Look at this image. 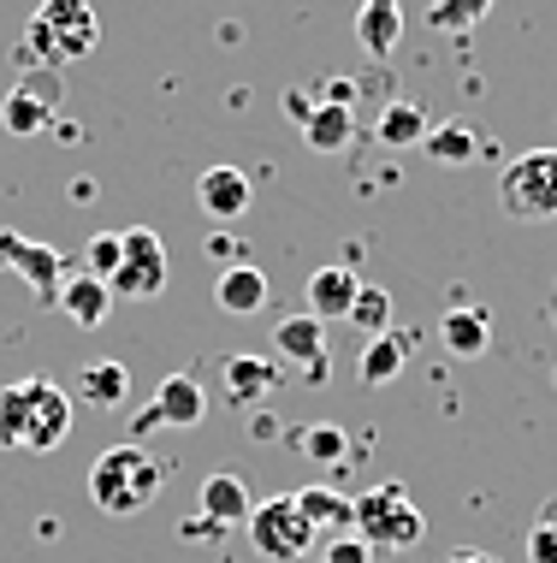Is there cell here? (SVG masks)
<instances>
[{"label":"cell","mask_w":557,"mask_h":563,"mask_svg":"<svg viewBox=\"0 0 557 563\" xmlns=\"http://www.w3.org/2000/svg\"><path fill=\"white\" fill-rule=\"evenodd\" d=\"M244 528H249L255 552L274 558V563H309L314 540H321L309 528V516L297 510V498H267V505H255Z\"/></svg>","instance_id":"6"},{"label":"cell","mask_w":557,"mask_h":563,"mask_svg":"<svg viewBox=\"0 0 557 563\" xmlns=\"http://www.w3.org/2000/svg\"><path fill=\"white\" fill-rule=\"evenodd\" d=\"M350 321L368 332V339H386L391 332V297L380 291V285H363L356 291V309H350Z\"/></svg>","instance_id":"26"},{"label":"cell","mask_w":557,"mask_h":563,"mask_svg":"<svg viewBox=\"0 0 557 563\" xmlns=\"http://www.w3.org/2000/svg\"><path fill=\"white\" fill-rule=\"evenodd\" d=\"M160 481H167V468L148 456L137 439H125V445H108L89 463V498H96V510L108 516H137L160 498Z\"/></svg>","instance_id":"2"},{"label":"cell","mask_w":557,"mask_h":563,"mask_svg":"<svg viewBox=\"0 0 557 563\" xmlns=\"http://www.w3.org/2000/svg\"><path fill=\"white\" fill-rule=\"evenodd\" d=\"M274 350H279V362L309 368V379H326V321H314V314H285L274 327Z\"/></svg>","instance_id":"10"},{"label":"cell","mask_w":557,"mask_h":563,"mask_svg":"<svg viewBox=\"0 0 557 563\" xmlns=\"http://www.w3.org/2000/svg\"><path fill=\"white\" fill-rule=\"evenodd\" d=\"M439 339L457 362H480L492 350V309H480V302H463V309H445L439 321Z\"/></svg>","instance_id":"12"},{"label":"cell","mask_w":557,"mask_h":563,"mask_svg":"<svg viewBox=\"0 0 557 563\" xmlns=\"http://www.w3.org/2000/svg\"><path fill=\"white\" fill-rule=\"evenodd\" d=\"M89 273H96V279L101 285H108L113 279V273H119V232H96V238H89Z\"/></svg>","instance_id":"31"},{"label":"cell","mask_w":557,"mask_h":563,"mask_svg":"<svg viewBox=\"0 0 557 563\" xmlns=\"http://www.w3.org/2000/svg\"><path fill=\"white\" fill-rule=\"evenodd\" d=\"M356 36H363V48L374 59L398 54V42H403V7H398V0H363V12H356Z\"/></svg>","instance_id":"20"},{"label":"cell","mask_w":557,"mask_h":563,"mask_svg":"<svg viewBox=\"0 0 557 563\" xmlns=\"http://www.w3.org/2000/svg\"><path fill=\"white\" fill-rule=\"evenodd\" d=\"M96 42H101V19L89 0H42L36 19L24 24L19 59L24 66H66V59L96 54Z\"/></svg>","instance_id":"3"},{"label":"cell","mask_w":557,"mask_h":563,"mask_svg":"<svg viewBox=\"0 0 557 563\" xmlns=\"http://www.w3.org/2000/svg\"><path fill=\"white\" fill-rule=\"evenodd\" d=\"M214 302L225 314H261L267 309V273L249 267V262H232L214 285Z\"/></svg>","instance_id":"17"},{"label":"cell","mask_w":557,"mask_h":563,"mask_svg":"<svg viewBox=\"0 0 557 563\" xmlns=\"http://www.w3.org/2000/svg\"><path fill=\"white\" fill-rule=\"evenodd\" d=\"M249 510H255V498H249V486L237 481V475H208V481H202V522H214V528H244Z\"/></svg>","instance_id":"16"},{"label":"cell","mask_w":557,"mask_h":563,"mask_svg":"<svg viewBox=\"0 0 557 563\" xmlns=\"http://www.w3.org/2000/svg\"><path fill=\"white\" fill-rule=\"evenodd\" d=\"M356 291H363L356 267H314L309 273V314L314 321H350Z\"/></svg>","instance_id":"13"},{"label":"cell","mask_w":557,"mask_h":563,"mask_svg":"<svg viewBox=\"0 0 557 563\" xmlns=\"http://www.w3.org/2000/svg\"><path fill=\"white\" fill-rule=\"evenodd\" d=\"M0 267L19 273L30 285V297L42 302V309H59V285H66V262H59L54 243H36L24 232H0Z\"/></svg>","instance_id":"8"},{"label":"cell","mask_w":557,"mask_h":563,"mask_svg":"<svg viewBox=\"0 0 557 563\" xmlns=\"http://www.w3.org/2000/svg\"><path fill=\"white\" fill-rule=\"evenodd\" d=\"M450 563H499V558H492V552H457Z\"/></svg>","instance_id":"34"},{"label":"cell","mask_w":557,"mask_h":563,"mask_svg":"<svg viewBox=\"0 0 557 563\" xmlns=\"http://www.w3.org/2000/svg\"><path fill=\"white\" fill-rule=\"evenodd\" d=\"M321 563H374V545L350 528V534H333V540H326V558H321Z\"/></svg>","instance_id":"32"},{"label":"cell","mask_w":557,"mask_h":563,"mask_svg":"<svg viewBox=\"0 0 557 563\" xmlns=\"http://www.w3.org/2000/svg\"><path fill=\"white\" fill-rule=\"evenodd\" d=\"M225 391H232L237 404H261L279 391V362L274 356H255V350H244V356H225Z\"/></svg>","instance_id":"14"},{"label":"cell","mask_w":557,"mask_h":563,"mask_svg":"<svg viewBox=\"0 0 557 563\" xmlns=\"http://www.w3.org/2000/svg\"><path fill=\"white\" fill-rule=\"evenodd\" d=\"M19 89H24V96H36L42 108H54V113H59V96H66V84H59L54 66H24L19 71Z\"/></svg>","instance_id":"30"},{"label":"cell","mask_w":557,"mask_h":563,"mask_svg":"<svg viewBox=\"0 0 557 563\" xmlns=\"http://www.w3.org/2000/svg\"><path fill=\"white\" fill-rule=\"evenodd\" d=\"M403 362H410V344L398 339V332H386V339H368L363 350V386H391V379L403 374Z\"/></svg>","instance_id":"22"},{"label":"cell","mask_w":557,"mask_h":563,"mask_svg":"<svg viewBox=\"0 0 557 563\" xmlns=\"http://www.w3.org/2000/svg\"><path fill=\"white\" fill-rule=\"evenodd\" d=\"M78 398L89 404V409H125V398H131V368L125 362H83L78 368Z\"/></svg>","instance_id":"19"},{"label":"cell","mask_w":557,"mask_h":563,"mask_svg":"<svg viewBox=\"0 0 557 563\" xmlns=\"http://www.w3.org/2000/svg\"><path fill=\"white\" fill-rule=\"evenodd\" d=\"M54 119H59V113L42 108L36 96H24V89H12L7 108H0V125H7V136H36V131H48Z\"/></svg>","instance_id":"25"},{"label":"cell","mask_w":557,"mask_h":563,"mask_svg":"<svg viewBox=\"0 0 557 563\" xmlns=\"http://www.w3.org/2000/svg\"><path fill=\"white\" fill-rule=\"evenodd\" d=\"M528 563H557V493L546 498V510L528 528Z\"/></svg>","instance_id":"29"},{"label":"cell","mask_w":557,"mask_h":563,"mask_svg":"<svg viewBox=\"0 0 557 563\" xmlns=\"http://www.w3.org/2000/svg\"><path fill=\"white\" fill-rule=\"evenodd\" d=\"M66 433H71V391L66 386H54L42 374L0 386V451L48 456L66 445Z\"/></svg>","instance_id":"1"},{"label":"cell","mask_w":557,"mask_h":563,"mask_svg":"<svg viewBox=\"0 0 557 563\" xmlns=\"http://www.w3.org/2000/svg\"><path fill=\"white\" fill-rule=\"evenodd\" d=\"M499 202L510 220H557V148H528L504 166Z\"/></svg>","instance_id":"5"},{"label":"cell","mask_w":557,"mask_h":563,"mask_svg":"<svg viewBox=\"0 0 557 563\" xmlns=\"http://www.w3.org/2000/svg\"><path fill=\"white\" fill-rule=\"evenodd\" d=\"M59 309H66V321H71V327L96 332V327L113 314V291L96 279V273H78V279L59 285Z\"/></svg>","instance_id":"15"},{"label":"cell","mask_w":557,"mask_h":563,"mask_svg":"<svg viewBox=\"0 0 557 563\" xmlns=\"http://www.w3.org/2000/svg\"><path fill=\"white\" fill-rule=\"evenodd\" d=\"M344 428H333V421H321V428H303L297 433V451L309 456V463H344Z\"/></svg>","instance_id":"27"},{"label":"cell","mask_w":557,"mask_h":563,"mask_svg":"<svg viewBox=\"0 0 557 563\" xmlns=\"http://www.w3.org/2000/svg\"><path fill=\"white\" fill-rule=\"evenodd\" d=\"M113 297H160L167 291V243H160L148 225H131V232H119V273L108 279Z\"/></svg>","instance_id":"7"},{"label":"cell","mask_w":557,"mask_h":563,"mask_svg":"<svg viewBox=\"0 0 557 563\" xmlns=\"http://www.w3.org/2000/svg\"><path fill=\"white\" fill-rule=\"evenodd\" d=\"M196 202H202L208 220L232 225L249 214V178L237 173V166H208L202 178H196Z\"/></svg>","instance_id":"11"},{"label":"cell","mask_w":557,"mask_h":563,"mask_svg":"<svg viewBox=\"0 0 557 563\" xmlns=\"http://www.w3.org/2000/svg\"><path fill=\"white\" fill-rule=\"evenodd\" d=\"M356 534H363L368 545L410 552V545L427 540V516L415 510V498L403 493L398 481H386V486H368V493L356 498Z\"/></svg>","instance_id":"4"},{"label":"cell","mask_w":557,"mask_h":563,"mask_svg":"<svg viewBox=\"0 0 557 563\" xmlns=\"http://www.w3.org/2000/svg\"><path fill=\"white\" fill-rule=\"evenodd\" d=\"M350 136H356V113L338 108V101H321V108L309 113V125H303V143L321 148V155H338V148H350Z\"/></svg>","instance_id":"21"},{"label":"cell","mask_w":557,"mask_h":563,"mask_svg":"<svg viewBox=\"0 0 557 563\" xmlns=\"http://www.w3.org/2000/svg\"><path fill=\"white\" fill-rule=\"evenodd\" d=\"M285 113L297 119V125H309V113H314V101L309 96H297V89H285Z\"/></svg>","instance_id":"33"},{"label":"cell","mask_w":557,"mask_h":563,"mask_svg":"<svg viewBox=\"0 0 557 563\" xmlns=\"http://www.w3.org/2000/svg\"><path fill=\"white\" fill-rule=\"evenodd\" d=\"M492 12V0H433L427 7V24L433 30H469Z\"/></svg>","instance_id":"28"},{"label":"cell","mask_w":557,"mask_h":563,"mask_svg":"<svg viewBox=\"0 0 557 563\" xmlns=\"http://www.w3.org/2000/svg\"><path fill=\"white\" fill-rule=\"evenodd\" d=\"M427 155L439 161V166H469V161H480V136H475V125L450 119V125L427 131Z\"/></svg>","instance_id":"23"},{"label":"cell","mask_w":557,"mask_h":563,"mask_svg":"<svg viewBox=\"0 0 557 563\" xmlns=\"http://www.w3.org/2000/svg\"><path fill=\"white\" fill-rule=\"evenodd\" d=\"M291 498H297V510L309 516L314 534H350L356 528V498L333 493V486H303V493H291Z\"/></svg>","instance_id":"18"},{"label":"cell","mask_w":557,"mask_h":563,"mask_svg":"<svg viewBox=\"0 0 557 563\" xmlns=\"http://www.w3.org/2000/svg\"><path fill=\"white\" fill-rule=\"evenodd\" d=\"M380 143L386 148H410V143H427V113L415 108V101H391V108L380 113Z\"/></svg>","instance_id":"24"},{"label":"cell","mask_w":557,"mask_h":563,"mask_svg":"<svg viewBox=\"0 0 557 563\" xmlns=\"http://www.w3.org/2000/svg\"><path fill=\"white\" fill-rule=\"evenodd\" d=\"M202 416H208L202 379H196V374H167V379H160V391H155V404L131 421V439L148 433V428H196Z\"/></svg>","instance_id":"9"}]
</instances>
